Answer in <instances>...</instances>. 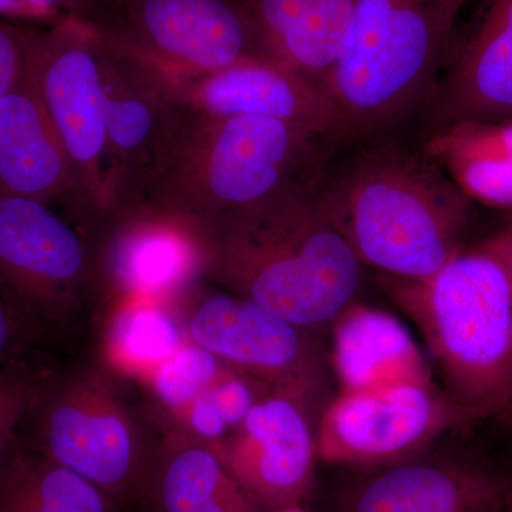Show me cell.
I'll return each mask as SVG.
<instances>
[{
  "instance_id": "cell-11",
  "label": "cell",
  "mask_w": 512,
  "mask_h": 512,
  "mask_svg": "<svg viewBox=\"0 0 512 512\" xmlns=\"http://www.w3.org/2000/svg\"><path fill=\"white\" fill-rule=\"evenodd\" d=\"M187 338L229 369L312 409L322 396L323 370L311 333L231 292L204 293L183 316Z\"/></svg>"
},
{
  "instance_id": "cell-26",
  "label": "cell",
  "mask_w": 512,
  "mask_h": 512,
  "mask_svg": "<svg viewBox=\"0 0 512 512\" xmlns=\"http://www.w3.org/2000/svg\"><path fill=\"white\" fill-rule=\"evenodd\" d=\"M43 369L30 359L0 369V467L18 439Z\"/></svg>"
},
{
  "instance_id": "cell-9",
  "label": "cell",
  "mask_w": 512,
  "mask_h": 512,
  "mask_svg": "<svg viewBox=\"0 0 512 512\" xmlns=\"http://www.w3.org/2000/svg\"><path fill=\"white\" fill-rule=\"evenodd\" d=\"M474 421L434 383L340 392L320 416L316 451L338 466H392Z\"/></svg>"
},
{
  "instance_id": "cell-28",
  "label": "cell",
  "mask_w": 512,
  "mask_h": 512,
  "mask_svg": "<svg viewBox=\"0 0 512 512\" xmlns=\"http://www.w3.org/2000/svg\"><path fill=\"white\" fill-rule=\"evenodd\" d=\"M42 339L39 330L0 289V369L30 359V352Z\"/></svg>"
},
{
  "instance_id": "cell-14",
  "label": "cell",
  "mask_w": 512,
  "mask_h": 512,
  "mask_svg": "<svg viewBox=\"0 0 512 512\" xmlns=\"http://www.w3.org/2000/svg\"><path fill=\"white\" fill-rule=\"evenodd\" d=\"M205 278L200 222L173 212L138 207L111 220L100 245V284L114 302L157 299L173 303Z\"/></svg>"
},
{
  "instance_id": "cell-6",
  "label": "cell",
  "mask_w": 512,
  "mask_h": 512,
  "mask_svg": "<svg viewBox=\"0 0 512 512\" xmlns=\"http://www.w3.org/2000/svg\"><path fill=\"white\" fill-rule=\"evenodd\" d=\"M447 55L437 0H356L345 50L323 82L349 143L383 137L426 103Z\"/></svg>"
},
{
  "instance_id": "cell-15",
  "label": "cell",
  "mask_w": 512,
  "mask_h": 512,
  "mask_svg": "<svg viewBox=\"0 0 512 512\" xmlns=\"http://www.w3.org/2000/svg\"><path fill=\"white\" fill-rule=\"evenodd\" d=\"M427 134L461 121L512 120V0H483L426 101Z\"/></svg>"
},
{
  "instance_id": "cell-1",
  "label": "cell",
  "mask_w": 512,
  "mask_h": 512,
  "mask_svg": "<svg viewBox=\"0 0 512 512\" xmlns=\"http://www.w3.org/2000/svg\"><path fill=\"white\" fill-rule=\"evenodd\" d=\"M312 190L362 265L420 279L466 245L474 202L443 170L386 136L340 148Z\"/></svg>"
},
{
  "instance_id": "cell-31",
  "label": "cell",
  "mask_w": 512,
  "mask_h": 512,
  "mask_svg": "<svg viewBox=\"0 0 512 512\" xmlns=\"http://www.w3.org/2000/svg\"><path fill=\"white\" fill-rule=\"evenodd\" d=\"M0 18L30 25L47 23L45 18L29 5L28 0H0Z\"/></svg>"
},
{
  "instance_id": "cell-8",
  "label": "cell",
  "mask_w": 512,
  "mask_h": 512,
  "mask_svg": "<svg viewBox=\"0 0 512 512\" xmlns=\"http://www.w3.org/2000/svg\"><path fill=\"white\" fill-rule=\"evenodd\" d=\"M100 245L52 205L0 192V289L40 335L100 284Z\"/></svg>"
},
{
  "instance_id": "cell-7",
  "label": "cell",
  "mask_w": 512,
  "mask_h": 512,
  "mask_svg": "<svg viewBox=\"0 0 512 512\" xmlns=\"http://www.w3.org/2000/svg\"><path fill=\"white\" fill-rule=\"evenodd\" d=\"M103 30L80 18L28 26V70L89 210L110 215Z\"/></svg>"
},
{
  "instance_id": "cell-4",
  "label": "cell",
  "mask_w": 512,
  "mask_h": 512,
  "mask_svg": "<svg viewBox=\"0 0 512 512\" xmlns=\"http://www.w3.org/2000/svg\"><path fill=\"white\" fill-rule=\"evenodd\" d=\"M377 279L419 328L444 393L477 421L500 417L512 402V279L497 249L485 239L427 278Z\"/></svg>"
},
{
  "instance_id": "cell-38",
  "label": "cell",
  "mask_w": 512,
  "mask_h": 512,
  "mask_svg": "<svg viewBox=\"0 0 512 512\" xmlns=\"http://www.w3.org/2000/svg\"><path fill=\"white\" fill-rule=\"evenodd\" d=\"M234 2H237V3H238V5H239V6H241V5H242V3H244V2H245V0H234Z\"/></svg>"
},
{
  "instance_id": "cell-3",
  "label": "cell",
  "mask_w": 512,
  "mask_h": 512,
  "mask_svg": "<svg viewBox=\"0 0 512 512\" xmlns=\"http://www.w3.org/2000/svg\"><path fill=\"white\" fill-rule=\"evenodd\" d=\"M345 140L271 117H210L187 104L167 154L134 208L211 220L308 183Z\"/></svg>"
},
{
  "instance_id": "cell-20",
  "label": "cell",
  "mask_w": 512,
  "mask_h": 512,
  "mask_svg": "<svg viewBox=\"0 0 512 512\" xmlns=\"http://www.w3.org/2000/svg\"><path fill=\"white\" fill-rule=\"evenodd\" d=\"M144 498L154 512H264L214 447L178 427H165Z\"/></svg>"
},
{
  "instance_id": "cell-37",
  "label": "cell",
  "mask_w": 512,
  "mask_h": 512,
  "mask_svg": "<svg viewBox=\"0 0 512 512\" xmlns=\"http://www.w3.org/2000/svg\"><path fill=\"white\" fill-rule=\"evenodd\" d=\"M276 512H308L303 510L302 505H292V507L282 508V510Z\"/></svg>"
},
{
  "instance_id": "cell-22",
  "label": "cell",
  "mask_w": 512,
  "mask_h": 512,
  "mask_svg": "<svg viewBox=\"0 0 512 512\" xmlns=\"http://www.w3.org/2000/svg\"><path fill=\"white\" fill-rule=\"evenodd\" d=\"M96 485L26 446L19 436L0 467V512H120Z\"/></svg>"
},
{
  "instance_id": "cell-12",
  "label": "cell",
  "mask_w": 512,
  "mask_h": 512,
  "mask_svg": "<svg viewBox=\"0 0 512 512\" xmlns=\"http://www.w3.org/2000/svg\"><path fill=\"white\" fill-rule=\"evenodd\" d=\"M104 6L116 12V26L100 29L181 83L258 56L247 16L234 0H110Z\"/></svg>"
},
{
  "instance_id": "cell-33",
  "label": "cell",
  "mask_w": 512,
  "mask_h": 512,
  "mask_svg": "<svg viewBox=\"0 0 512 512\" xmlns=\"http://www.w3.org/2000/svg\"><path fill=\"white\" fill-rule=\"evenodd\" d=\"M488 242L497 249L498 254L504 259L512 279V218L505 227L495 232L493 237L488 238Z\"/></svg>"
},
{
  "instance_id": "cell-30",
  "label": "cell",
  "mask_w": 512,
  "mask_h": 512,
  "mask_svg": "<svg viewBox=\"0 0 512 512\" xmlns=\"http://www.w3.org/2000/svg\"><path fill=\"white\" fill-rule=\"evenodd\" d=\"M28 3L47 23H55L64 18L82 19L87 0H28Z\"/></svg>"
},
{
  "instance_id": "cell-27",
  "label": "cell",
  "mask_w": 512,
  "mask_h": 512,
  "mask_svg": "<svg viewBox=\"0 0 512 512\" xmlns=\"http://www.w3.org/2000/svg\"><path fill=\"white\" fill-rule=\"evenodd\" d=\"M271 390L266 384L228 367L220 379L212 384L207 394L224 417L229 429L234 430L254 409L255 404Z\"/></svg>"
},
{
  "instance_id": "cell-21",
  "label": "cell",
  "mask_w": 512,
  "mask_h": 512,
  "mask_svg": "<svg viewBox=\"0 0 512 512\" xmlns=\"http://www.w3.org/2000/svg\"><path fill=\"white\" fill-rule=\"evenodd\" d=\"M421 151L474 204L512 211V120L439 128L427 134Z\"/></svg>"
},
{
  "instance_id": "cell-29",
  "label": "cell",
  "mask_w": 512,
  "mask_h": 512,
  "mask_svg": "<svg viewBox=\"0 0 512 512\" xmlns=\"http://www.w3.org/2000/svg\"><path fill=\"white\" fill-rule=\"evenodd\" d=\"M28 66V26L0 18V101Z\"/></svg>"
},
{
  "instance_id": "cell-17",
  "label": "cell",
  "mask_w": 512,
  "mask_h": 512,
  "mask_svg": "<svg viewBox=\"0 0 512 512\" xmlns=\"http://www.w3.org/2000/svg\"><path fill=\"white\" fill-rule=\"evenodd\" d=\"M507 488L468 461L409 458L367 478L343 512H504Z\"/></svg>"
},
{
  "instance_id": "cell-5",
  "label": "cell",
  "mask_w": 512,
  "mask_h": 512,
  "mask_svg": "<svg viewBox=\"0 0 512 512\" xmlns=\"http://www.w3.org/2000/svg\"><path fill=\"white\" fill-rule=\"evenodd\" d=\"M164 434L140 384L101 360L43 369L19 439L123 505L144 498Z\"/></svg>"
},
{
  "instance_id": "cell-23",
  "label": "cell",
  "mask_w": 512,
  "mask_h": 512,
  "mask_svg": "<svg viewBox=\"0 0 512 512\" xmlns=\"http://www.w3.org/2000/svg\"><path fill=\"white\" fill-rule=\"evenodd\" d=\"M113 308L101 360L136 382L188 342L184 320L171 302L123 299Z\"/></svg>"
},
{
  "instance_id": "cell-13",
  "label": "cell",
  "mask_w": 512,
  "mask_h": 512,
  "mask_svg": "<svg viewBox=\"0 0 512 512\" xmlns=\"http://www.w3.org/2000/svg\"><path fill=\"white\" fill-rule=\"evenodd\" d=\"M214 450L264 512L302 505L311 494L316 433L298 397L271 390Z\"/></svg>"
},
{
  "instance_id": "cell-39",
  "label": "cell",
  "mask_w": 512,
  "mask_h": 512,
  "mask_svg": "<svg viewBox=\"0 0 512 512\" xmlns=\"http://www.w3.org/2000/svg\"><path fill=\"white\" fill-rule=\"evenodd\" d=\"M150 512H154L153 510H151Z\"/></svg>"
},
{
  "instance_id": "cell-36",
  "label": "cell",
  "mask_w": 512,
  "mask_h": 512,
  "mask_svg": "<svg viewBox=\"0 0 512 512\" xmlns=\"http://www.w3.org/2000/svg\"><path fill=\"white\" fill-rule=\"evenodd\" d=\"M504 512H512V487L507 488V495H505Z\"/></svg>"
},
{
  "instance_id": "cell-18",
  "label": "cell",
  "mask_w": 512,
  "mask_h": 512,
  "mask_svg": "<svg viewBox=\"0 0 512 512\" xmlns=\"http://www.w3.org/2000/svg\"><path fill=\"white\" fill-rule=\"evenodd\" d=\"M0 192L49 205L76 197L84 204L72 164L28 66L0 101Z\"/></svg>"
},
{
  "instance_id": "cell-32",
  "label": "cell",
  "mask_w": 512,
  "mask_h": 512,
  "mask_svg": "<svg viewBox=\"0 0 512 512\" xmlns=\"http://www.w3.org/2000/svg\"><path fill=\"white\" fill-rule=\"evenodd\" d=\"M437 2H439L441 28H443L444 39H446L448 52H450L454 43L457 18L466 0H437Z\"/></svg>"
},
{
  "instance_id": "cell-35",
  "label": "cell",
  "mask_w": 512,
  "mask_h": 512,
  "mask_svg": "<svg viewBox=\"0 0 512 512\" xmlns=\"http://www.w3.org/2000/svg\"><path fill=\"white\" fill-rule=\"evenodd\" d=\"M500 419L512 429V402L510 403V406L504 410V413L501 414Z\"/></svg>"
},
{
  "instance_id": "cell-16",
  "label": "cell",
  "mask_w": 512,
  "mask_h": 512,
  "mask_svg": "<svg viewBox=\"0 0 512 512\" xmlns=\"http://www.w3.org/2000/svg\"><path fill=\"white\" fill-rule=\"evenodd\" d=\"M192 110L210 117L261 116L305 124L349 143L345 121L320 84L285 64L248 56L181 84Z\"/></svg>"
},
{
  "instance_id": "cell-2",
  "label": "cell",
  "mask_w": 512,
  "mask_h": 512,
  "mask_svg": "<svg viewBox=\"0 0 512 512\" xmlns=\"http://www.w3.org/2000/svg\"><path fill=\"white\" fill-rule=\"evenodd\" d=\"M312 181L201 224L205 278L308 333L355 302L363 266Z\"/></svg>"
},
{
  "instance_id": "cell-24",
  "label": "cell",
  "mask_w": 512,
  "mask_h": 512,
  "mask_svg": "<svg viewBox=\"0 0 512 512\" xmlns=\"http://www.w3.org/2000/svg\"><path fill=\"white\" fill-rule=\"evenodd\" d=\"M355 9L356 0H309L269 59L323 87L345 50Z\"/></svg>"
},
{
  "instance_id": "cell-19",
  "label": "cell",
  "mask_w": 512,
  "mask_h": 512,
  "mask_svg": "<svg viewBox=\"0 0 512 512\" xmlns=\"http://www.w3.org/2000/svg\"><path fill=\"white\" fill-rule=\"evenodd\" d=\"M332 325V366L340 392L433 383L412 333L392 313L353 302Z\"/></svg>"
},
{
  "instance_id": "cell-10",
  "label": "cell",
  "mask_w": 512,
  "mask_h": 512,
  "mask_svg": "<svg viewBox=\"0 0 512 512\" xmlns=\"http://www.w3.org/2000/svg\"><path fill=\"white\" fill-rule=\"evenodd\" d=\"M110 217L136 207L183 120L181 83L104 32Z\"/></svg>"
},
{
  "instance_id": "cell-34",
  "label": "cell",
  "mask_w": 512,
  "mask_h": 512,
  "mask_svg": "<svg viewBox=\"0 0 512 512\" xmlns=\"http://www.w3.org/2000/svg\"><path fill=\"white\" fill-rule=\"evenodd\" d=\"M107 2H110V0H87L86 3V12H84V16H89L90 10L94 12V10H97L100 8L101 5H106Z\"/></svg>"
},
{
  "instance_id": "cell-25",
  "label": "cell",
  "mask_w": 512,
  "mask_h": 512,
  "mask_svg": "<svg viewBox=\"0 0 512 512\" xmlns=\"http://www.w3.org/2000/svg\"><path fill=\"white\" fill-rule=\"evenodd\" d=\"M227 369L210 350L188 340L138 384L147 390L148 403L167 427L207 393Z\"/></svg>"
}]
</instances>
